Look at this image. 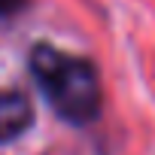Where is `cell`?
Listing matches in <instances>:
<instances>
[{
	"label": "cell",
	"mask_w": 155,
	"mask_h": 155,
	"mask_svg": "<svg viewBox=\"0 0 155 155\" xmlns=\"http://www.w3.org/2000/svg\"><path fill=\"white\" fill-rule=\"evenodd\" d=\"M28 70L49 107L70 125H91L104 110V85L97 67L85 58L52 43H34Z\"/></svg>",
	"instance_id": "1"
},
{
	"label": "cell",
	"mask_w": 155,
	"mask_h": 155,
	"mask_svg": "<svg viewBox=\"0 0 155 155\" xmlns=\"http://www.w3.org/2000/svg\"><path fill=\"white\" fill-rule=\"evenodd\" d=\"M34 125V107L25 91L0 88V143H12Z\"/></svg>",
	"instance_id": "2"
},
{
	"label": "cell",
	"mask_w": 155,
	"mask_h": 155,
	"mask_svg": "<svg viewBox=\"0 0 155 155\" xmlns=\"http://www.w3.org/2000/svg\"><path fill=\"white\" fill-rule=\"evenodd\" d=\"M28 6V0H0V15H15V12H21Z\"/></svg>",
	"instance_id": "3"
}]
</instances>
